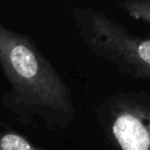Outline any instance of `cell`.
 <instances>
[{
  "label": "cell",
  "instance_id": "obj_1",
  "mask_svg": "<svg viewBox=\"0 0 150 150\" xmlns=\"http://www.w3.org/2000/svg\"><path fill=\"white\" fill-rule=\"evenodd\" d=\"M0 68L9 89L5 108L22 123L42 121L49 128H66L76 115L70 89L30 36L0 21Z\"/></svg>",
  "mask_w": 150,
  "mask_h": 150
},
{
  "label": "cell",
  "instance_id": "obj_2",
  "mask_svg": "<svg viewBox=\"0 0 150 150\" xmlns=\"http://www.w3.org/2000/svg\"><path fill=\"white\" fill-rule=\"evenodd\" d=\"M74 28L97 57L128 76L150 80V39L130 33L123 25L90 7L74 6Z\"/></svg>",
  "mask_w": 150,
  "mask_h": 150
},
{
  "label": "cell",
  "instance_id": "obj_3",
  "mask_svg": "<svg viewBox=\"0 0 150 150\" xmlns=\"http://www.w3.org/2000/svg\"><path fill=\"white\" fill-rule=\"evenodd\" d=\"M105 138L115 150H150V95L115 93L95 108Z\"/></svg>",
  "mask_w": 150,
  "mask_h": 150
},
{
  "label": "cell",
  "instance_id": "obj_4",
  "mask_svg": "<svg viewBox=\"0 0 150 150\" xmlns=\"http://www.w3.org/2000/svg\"><path fill=\"white\" fill-rule=\"evenodd\" d=\"M0 150H48L33 144L28 138L14 131L0 132Z\"/></svg>",
  "mask_w": 150,
  "mask_h": 150
},
{
  "label": "cell",
  "instance_id": "obj_5",
  "mask_svg": "<svg viewBox=\"0 0 150 150\" xmlns=\"http://www.w3.org/2000/svg\"><path fill=\"white\" fill-rule=\"evenodd\" d=\"M117 7L130 18L150 23V0L122 1L117 4Z\"/></svg>",
  "mask_w": 150,
  "mask_h": 150
}]
</instances>
